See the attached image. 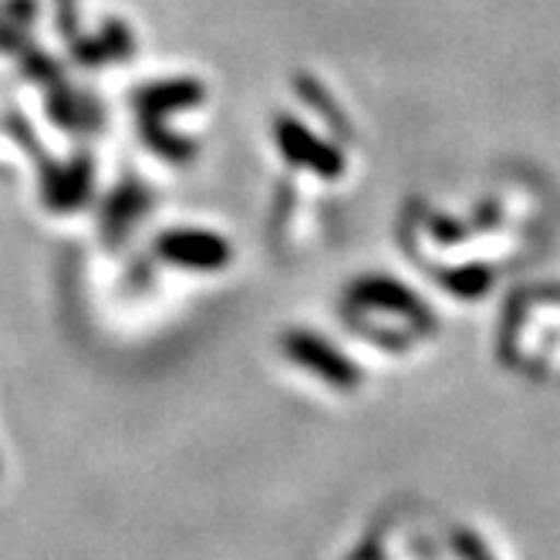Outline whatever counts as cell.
Here are the masks:
<instances>
[{
  "label": "cell",
  "mask_w": 560,
  "mask_h": 560,
  "mask_svg": "<svg viewBox=\"0 0 560 560\" xmlns=\"http://www.w3.org/2000/svg\"><path fill=\"white\" fill-rule=\"evenodd\" d=\"M92 155L89 152H78L68 166L55 163V159H42L37 163V183H42V199L45 207L55 213H68L89 203L92 196Z\"/></svg>",
  "instance_id": "obj_1"
},
{
  "label": "cell",
  "mask_w": 560,
  "mask_h": 560,
  "mask_svg": "<svg viewBox=\"0 0 560 560\" xmlns=\"http://www.w3.org/2000/svg\"><path fill=\"white\" fill-rule=\"evenodd\" d=\"M159 254L173 264L217 267L226 260V244L210 233H199V230H173L166 236H159Z\"/></svg>",
  "instance_id": "obj_2"
},
{
  "label": "cell",
  "mask_w": 560,
  "mask_h": 560,
  "mask_svg": "<svg viewBox=\"0 0 560 560\" xmlns=\"http://www.w3.org/2000/svg\"><path fill=\"white\" fill-rule=\"evenodd\" d=\"M149 203V196L139 183H122L112 196H108V203L102 210V236L108 240V244H118L139 220V213L145 210Z\"/></svg>",
  "instance_id": "obj_3"
},
{
  "label": "cell",
  "mask_w": 560,
  "mask_h": 560,
  "mask_svg": "<svg viewBox=\"0 0 560 560\" xmlns=\"http://www.w3.org/2000/svg\"><path fill=\"white\" fill-rule=\"evenodd\" d=\"M199 98H203V92L196 82H152L132 95V105L142 112V118H159L176 108H189Z\"/></svg>",
  "instance_id": "obj_4"
},
{
  "label": "cell",
  "mask_w": 560,
  "mask_h": 560,
  "mask_svg": "<svg viewBox=\"0 0 560 560\" xmlns=\"http://www.w3.org/2000/svg\"><path fill=\"white\" fill-rule=\"evenodd\" d=\"M14 58H18L21 74H24V78H31V82H37V85L55 89V85H61V82H65V68H61V61H58L55 55H48L45 48H37V45H31V42H27Z\"/></svg>",
  "instance_id": "obj_5"
},
{
  "label": "cell",
  "mask_w": 560,
  "mask_h": 560,
  "mask_svg": "<svg viewBox=\"0 0 560 560\" xmlns=\"http://www.w3.org/2000/svg\"><path fill=\"white\" fill-rule=\"evenodd\" d=\"M45 108H48V118L55 126H61L68 132H82V92L68 89V82L48 89Z\"/></svg>",
  "instance_id": "obj_6"
},
{
  "label": "cell",
  "mask_w": 560,
  "mask_h": 560,
  "mask_svg": "<svg viewBox=\"0 0 560 560\" xmlns=\"http://www.w3.org/2000/svg\"><path fill=\"white\" fill-rule=\"evenodd\" d=\"M280 136H284V149L291 152V155H311V166H314V173H325V176H335L338 173V155L335 152H328V149H317V145H311V139L298 129V126H284L280 129Z\"/></svg>",
  "instance_id": "obj_7"
},
{
  "label": "cell",
  "mask_w": 560,
  "mask_h": 560,
  "mask_svg": "<svg viewBox=\"0 0 560 560\" xmlns=\"http://www.w3.org/2000/svg\"><path fill=\"white\" fill-rule=\"evenodd\" d=\"M142 139H145V145H149V149H155L159 155L173 159V163H183V159H189V155H192L189 139H179L176 132L163 129V126L155 122V118H142Z\"/></svg>",
  "instance_id": "obj_8"
},
{
  "label": "cell",
  "mask_w": 560,
  "mask_h": 560,
  "mask_svg": "<svg viewBox=\"0 0 560 560\" xmlns=\"http://www.w3.org/2000/svg\"><path fill=\"white\" fill-rule=\"evenodd\" d=\"M98 42H102V51H105L108 61H129L136 55V37H132V31L122 21H118V18H108L102 24Z\"/></svg>",
  "instance_id": "obj_9"
},
{
  "label": "cell",
  "mask_w": 560,
  "mask_h": 560,
  "mask_svg": "<svg viewBox=\"0 0 560 560\" xmlns=\"http://www.w3.org/2000/svg\"><path fill=\"white\" fill-rule=\"evenodd\" d=\"M4 129L11 132V139L31 155V159H37V163H42L45 159V149H42V139H37V132L31 129V122L24 115H18V112H8L4 115Z\"/></svg>",
  "instance_id": "obj_10"
},
{
  "label": "cell",
  "mask_w": 560,
  "mask_h": 560,
  "mask_svg": "<svg viewBox=\"0 0 560 560\" xmlns=\"http://www.w3.org/2000/svg\"><path fill=\"white\" fill-rule=\"evenodd\" d=\"M68 45V55H71V61L74 65H82V68H98V65H105V51H102V42L98 37H92V34H78V37H71V42H65Z\"/></svg>",
  "instance_id": "obj_11"
},
{
  "label": "cell",
  "mask_w": 560,
  "mask_h": 560,
  "mask_svg": "<svg viewBox=\"0 0 560 560\" xmlns=\"http://www.w3.org/2000/svg\"><path fill=\"white\" fill-rule=\"evenodd\" d=\"M55 21L65 42L82 34V14H78V0H55Z\"/></svg>",
  "instance_id": "obj_12"
},
{
  "label": "cell",
  "mask_w": 560,
  "mask_h": 560,
  "mask_svg": "<svg viewBox=\"0 0 560 560\" xmlns=\"http://www.w3.org/2000/svg\"><path fill=\"white\" fill-rule=\"evenodd\" d=\"M0 18L31 31V24L37 21V0H4L0 4Z\"/></svg>",
  "instance_id": "obj_13"
},
{
  "label": "cell",
  "mask_w": 560,
  "mask_h": 560,
  "mask_svg": "<svg viewBox=\"0 0 560 560\" xmlns=\"http://www.w3.org/2000/svg\"><path fill=\"white\" fill-rule=\"evenodd\" d=\"M27 42H31L27 27H18V24L0 18V51H4V55H18Z\"/></svg>",
  "instance_id": "obj_14"
}]
</instances>
